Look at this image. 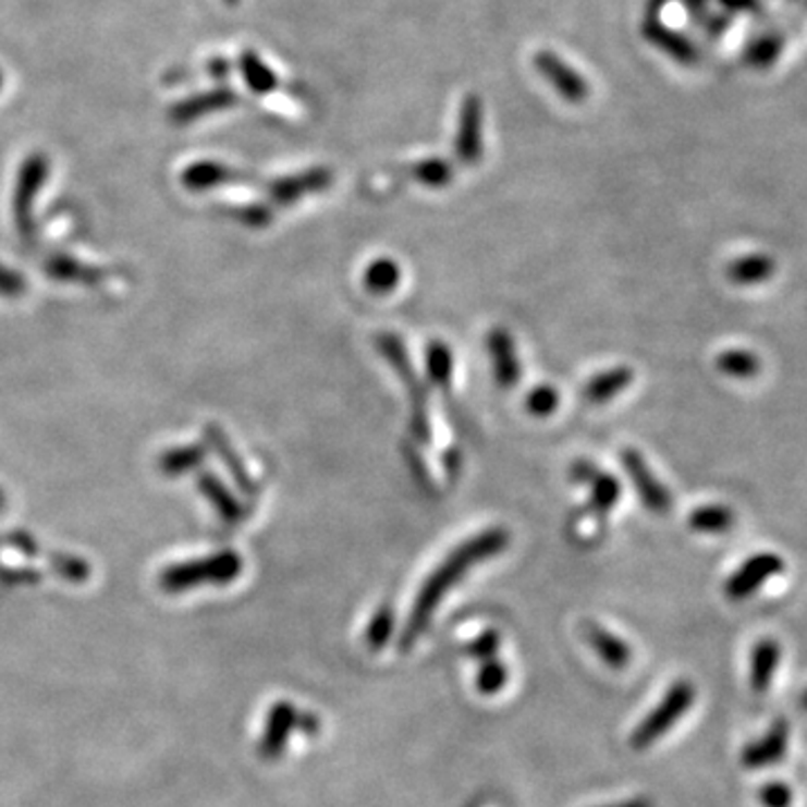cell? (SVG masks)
<instances>
[{"mask_svg":"<svg viewBox=\"0 0 807 807\" xmlns=\"http://www.w3.org/2000/svg\"><path fill=\"white\" fill-rule=\"evenodd\" d=\"M510 546V534L508 529H501V527H491V529H485L480 534H476L474 538H469V541L460 543L431 574L429 579L421 584L415 601H413V608L408 612V620H406V626H404V633H402V648L404 650H411L417 639L425 635V631L429 628L433 614L438 610V606L442 603V599L465 579V574L487 561V559H493L496 554H501L505 548Z\"/></svg>","mask_w":807,"mask_h":807,"instance_id":"obj_1","label":"cell"},{"mask_svg":"<svg viewBox=\"0 0 807 807\" xmlns=\"http://www.w3.org/2000/svg\"><path fill=\"white\" fill-rule=\"evenodd\" d=\"M375 345L379 349V353L383 355V359L389 362V366L400 375L402 383H404L406 391H408L411 406H413V413H411V433L421 444L431 442V419H429V408H427L429 395H427L425 383H421V379L415 372V366L408 359V353L404 349L402 339L398 334L383 332V334H379L375 339Z\"/></svg>","mask_w":807,"mask_h":807,"instance_id":"obj_2","label":"cell"},{"mask_svg":"<svg viewBox=\"0 0 807 807\" xmlns=\"http://www.w3.org/2000/svg\"><path fill=\"white\" fill-rule=\"evenodd\" d=\"M241 570H243L241 554L232 552V550H224V552L211 554L209 559H203V561H188V563L171 565L169 570L162 572L160 586L171 595L191 590L196 586H207V584L224 586V584H232L234 579H239Z\"/></svg>","mask_w":807,"mask_h":807,"instance_id":"obj_3","label":"cell"},{"mask_svg":"<svg viewBox=\"0 0 807 807\" xmlns=\"http://www.w3.org/2000/svg\"><path fill=\"white\" fill-rule=\"evenodd\" d=\"M694 702H696V686L688 680H677L667 690V696L660 700V705L635 726V732L631 734V747L648 749L650 745H656L688 713Z\"/></svg>","mask_w":807,"mask_h":807,"instance_id":"obj_4","label":"cell"},{"mask_svg":"<svg viewBox=\"0 0 807 807\" xmlns=\"http://www.w3.org/2000/svg\"><path fill=\"white\" fill-rule=\"evenodd\" d=\"M294 729H305V732L315 734L319 729V722L315 716H303L296 711L290 702H277L267 713L265 732L260 741V754L269 760H274L283 754L285 745L290 743V736Z\"/></svg>","mask_w":807,"mask_h":807,"instance_id":"obj_5","label":"cell"},{"mask_svg":"<svg viewBox=\"0 0 807 807\" xmlns=\"http://www.w3.org/2000/svg\"><path fill=\"white\" fill-rule=\"evenodd\" d=\"M785 570V561L777 552H758L749 557L724 584V595L732 601H745L754 597L767 582L774 579Z\"/></svg>","mask_w":807,"mask_h":807,"instance_id":"obj_6","label":"cell"},{"mask_svg":"<svg viewBox=\"0 0 807 807\" xmlns=\"http://www.w3.org/2000/svg\"><path fill=\"white\" fill-rule=\"evenodd\" d=\"M48 171H50V162L44 152H32L29 158H25L19 171V182L14 191V216H16V224L21 227L23 236L32 232V209H34L38 191H41L46 184Z\"/></svg>","mask_w":807,"mask_h":807,"instance_id":"obj_7","label":"cell"},{"mask_svg":"<svg viewBox=\"0 0 807 807\" xmlns=\"http://www.w3.org/2000/svg\"><path fill=\"white\" fill-rule=\"evenodd\" d=\"M622 465L626 474L631 476L641 503L648 512L652 514H667L673 508V496L671 491L660 482V478L650 472L648 463L641 457L639 451L635 449H624L622 451Z\"/></svg>","mask_w":807,"mask_h":807,"instance_id":"obj_8","label":"cell"},{"mask_svg":"<svg viewBox=\"0 0 807 807\" xmlns=\"http://www.w3.org/2000/svg\"><path fill=\"white\" fill-rule=\"evenodd\" d=\"M534 65L538 74L570 103H582L588 99L590 88L584 76L567 65L559 54L550 50H541L534 54Z\"/></svg>","mask_w":807,"mask_h":807,"instance_id":"obj_9","label":"cell"},{"mask_svg":"<svg viewBox=\"0 0 807 807\" xmlns=\"http://www.w3.org/2000/svg\"><path fill=\"white\" fill-rule=\"evenodd\" d=\"M455 156L465 167L478 164L482 156V103L476 95L465 97L457 118Z\"/></svg>","mask_w":807,"mask_h":807,"instance_id":"obj_10","label":"cell"},{"mask_svg":"<svg viewBox=\"0 0 807 807\" xmlns=\"http://www.w3.org/2000/svg\"><path fill=\"white\" fill-rule=\"evenodd\" d=\"M239 101H241V97H239L236 90H232L229 86H218L213 90L191 95V97L173 103L171 110H169V120L178 126H184V124H191V122H196L200 118H207V114L234 108Z\"/></svg>","mask_w":807,"mask_h":807,"instance_id":"obj_11","label":"cell"},{"mask_svg":"<svg viewBox=\"0 0 807 807\" xmlns=\"http://www.w3.org/2000/svg\"><path fill=\"white\" fill-rule=\"evenodd\" d=\"M332 180H334V175H332L330 169L315 167V169L301 171L296 175L279 178L267 186V191H269V196H272V203H277L281 207H290L305 196L319 194V191L330 188Z\"/></svg>","mask_w":807,"mask_h":807,"instance_id":"obj_12","label":"cell"},{"mask_svg":"<svg viewBox=\"0 0 807 807\" xmlns=\"http://www.w3.org/2000/svg\"><path fill=\"white\" fill-rule=\"evenodd\" d=\"M787 745H790V724L787 720L779 718L758 741L749 743L743 749L741 760L747 770H762V767L781 762L787 754Z\"/></svg>","mask_w":807,"mask_h":807,"instance_id":"obj_13","label":"cell"},{"mask_svg":"<svg viewBox=\"0 0 807 807\" xmlns=\"http://www.w3.org/2000/svg\"><path fill=\"white\" fill-rule=\"evenodd\" d=\"M487 351H489V357H491L493 377H496L498 387L514 389L516 383L521 381L523 366H521V362L516 357V349H514L512 334L508 330H503V328H493L487 334Z\"/></svg>","mask_w":807,"mask_h":807,"instance_id":"obj_14","label":"cell"},{"mask_svg":"<svg viewBox=\"0 0 807 807\" xmlns=\"http://www.w3.org/2000/svg\"><path fill=\"white\" fill-rule=\"evenodd\" d=\"M644 38L677 63L694 65L698 61L696 46L682 32L664 25L658 16H648V21L644 23Z\"/></svg>","mask_w":807,"mask_h":807,"instance_id":"obj_15","label":"cell"},{"mask_svg":"<svg viewBox=\"0 0 807 807\" xmlns=\"http://www.w3.org/2000/svg\"><path fill=\"white\" fill-rule=\"evenodd\" d=\"M781 664V644L772 637L758 639L749 656V684L756 694L770 690Z\"/></svg>","mask_w":807,"mask_h":807,"instance_id":"obj_16","label":"cell"},{"mask_svg":"<svg viewBox=\"0 0 807 807\" xmlns=\"http://www.w3.org/2000/svg\"><path fill=\"white\" fill-rule=\"evenodd\" d=\"M584 633H586V639L590 641V646L595 648L597 656L606 662V667L622 671L631 664L633 650L624 639H620L618 635H612L610 631L601 628L599 624H588Z\"/></svg>","mask_w":807,"mask_h":807,"instance_id":"obj_17","label":"cell"},{"mask_svg":"<svg viewBox=\"0 0 807 807\" xmlns=\"http://www.w3.org/2000/svg\"><path fill=\"white\" fill-rule=\"evenodd\" d=\"M239 178H241V173L236 169L227 167L222 162L205 160V162H196V164H191V167L184 169L182 184L188 191H207V188L241 182Z\"/></svg>","mask_w":807,"mask_h":807,"instance_id":"obj_18","label":"cell"},{"mask_svg":"<svg viewBox=\"0 0 807 807\" xmlns=\"http://www.w3.org/2000/svg\"><path fill=\"white\" fill-rule=\"evenodd\" d=\"M777 272V262L774 258L765 256V254H749L741 256L726 265V279L734 285H758L770 281Z\"/></svg>","mask_w":807,"mask_h":807,"instance_id":"obj_19","label":"cell"},{"mask_svg":"<svg viewBox=\"0 0 807 807\" xmlns=\"http://www.w3.org/2000/svg\"><path fill=\"white\" fill-rule=\"evenodd\" d=\"M633 383V370L626 366H618L595 375L584 389V400L588 404H606L618 398L624 389Z\"/></svg>","mask_w":807,"mask_h":807,"instance_id":"obj_20","label":"cell"},{"mask_svg":"<svg viewBox=\"0 0 807 807\" xmlns=\"http://www.w3.org/2000/svg\"><path fill=\"white\" fill-rule=\"evenodd\" d=\"M239 68L243 74V82L247 88L256 95H269L279 88V76L277 72L269 68L256 50H243L239 59Z\"/></svg>","mask_w":807,"mask_h":807,"instance_id":"obj_21","label":"cell"},{"mask_svg":"<svg viewBox=\"0 0 807 807\" xmlns=\"http://www.w3.org/2000/svg\"><path fill=\"white\" fill-rule=\"evenodd\" d=\"M207 438H209L211 444L216 447V451H218V455L222 457V463L227 465V469L232 472V476H234V480L239 482V487H241L245 493L254 496V493L258 491V485H256V480L249 476V472H247L245 463L241 460V455L232 449V444H229V440L224 438V433H222L218 427H209Z\"/></svg>","mask_w":807,"mask_h":807,"instance_id":"obj_22","label":"cell"},{"mask_svg":"<svg viewBox=\"0 0 807 807\" xmlns=\"http://www.w3.org/2000/svg\"><path fill=\"white\" fill-rule=\"evenodd\" d=\"M200 489L209 498L211 505L216 508V512L220 514V518L224 523H229V525L241 523V518L245 514L243 508H241V503L236 501V498L232 496V491H229L218 478H213L211 474H205L200 478Z\"/></svg>","mask_w":807,"mask_h":807,"instance_id":"obj_23","label":"cell"},{"mask_svg":"<svg viewBox=\"0 0 807 807\" xmlns=\"http://www.w3.org/2000/svg\"><path fill=\"white\" fill-rule=\"evenodd\" d=\"M402 279V269L393 258H377L366 267L364 285L375 296H387L395 292Z\"/></svg>","mask_w":807,"mask_h":807,"instance_id":"obj_24","label":"cell"},{"mask_svg":"<svg viewBox=\"0 0 807 807\" xmlns=\"http://www.w3.org/2000/svg\"><path fill=\"white\" fill-rule=\"evenodd\" d=\"M716 368L722 375L732 377V379H754V377L760 375L762 364H760L758 355H754L749 351L729 349V351H724L716 357Z\"/></svg>","mask_w":807,"mask_h":807,"instance_id":"obj_25","label":"cell"},{"mask_svg":"<svg viewBox=\"0 0 807 807\" xmlns=\"http://www.w3.org/2000/svg\"><path fill=\"white\" fill-rule=\"evenodd\" d=\"M736 516L726 505H705L690 512L688 527L702 534H724L734 527Z\"/></svg>","mask_w":807,"mask_h":807,"instance_id":"obj_26","label":"cell"},{"mask_svg":"<svg viewBox=\"0 0 807 807\" xmlns=\"http://www.w3.org/2000/svg\"><path fill=\"white\" fill-rule=\"evenodd\" d=\"M588 485H590V512H595L601 518L618 508L622 485L612 474L597 472V476Z\"/></svg>","mask_w":807,"mask_h":807,"instance_id":"obj_27","label":"cell"},{"mask_svg":"<svg viewBox=\"0 0 807 807\" xmlns=\"http://www.w3.org/2000/svg\"><path fill=\"white\" fill-rule=\"evenodd\" d=\"M427 372L433 387L449 393L451 389V375H453V353L449 345L440 339L431 341L427 345Z\"/></svg>","mask_w":807,"mask_h":807,"instance_id":"obj_28","label":"cell"},{"mask_svg":"<svg viewBox=\"0 0 807 807\" xmlns=\"http://www.w3.org/2000/svg\"><path fill=\"white\" fill-rule=\"evenodd\" d=\"M205 460V449L200 447H182L164 453L160 457V469L167 476H182L191 469H196Z\"/></svg>","mask_w":807,"mask_h":807,"instance_id":"obj_29","label":"cell"},{"mask_svg":"<svg viewBox=\"0 0 807 807\" xmlns=\"http://www.w3.org/2000/svg\"><path fill=\"white\" fill-rule=\"evenodd\" d=\"M413 178L415 182H419L421 186H429V188H442L451 182L453 178V167L442 160V158H427L421 160L413 167Z\"/></svg>","mask_w":807,"mask_h":807,"instance_id":"obj_30","label":"cell"},{"mask_svg":"<svg viewBox=\"0 0 807 807\" xmlns=\"http://www.w3.org/2000/svg\"><path fill=\"white\" fill-rule=\"evenodd\" d=\"M781 50H783V38L779 36H760L756 38L754 44H749V48L745 50V61L758 70L762 68H770L772 63L779 61L781 57Z\"/></svg>","mask_w":807,"mask_h":807,"instance_id":"obj_31","label":"cell"},{"mask_svg":"<svg viewBox=\"0 0 807 807\" xmlns=\"http://www.w3.org/2000/svg\"><path fill=\"white\" fill-rule=\"evenodd\" d=\"M393 628H395V612L391 606H379L377 612L372 614V620L366 628V641L370 644V648H381L383 644H387L393 635Z\"/></svg>","mask_w":807,"mask_h":807,"instance_id":"obj_32","label":"cell"},{"mask_svg":"<svg viewBox=\"0 0 807 807\" xmlns=\"http://www.w3.org/2000/svg\"><path fill=\"white\" fill-rule=\"evenodd\" d=\"M561 404V395L550 383H541V387H534L527 398H525V408L534 417H550Z\"/></svg>","mask_w":807,"mask_h":807,"instance_id":"obj_33","label":"cell"},{"mask_svg":"<svg viewBox=\"0 0 807 807\" xmlns=\"http://www.w3.org/2000/svg\"><path fill=\"white\" fill-rule=\"evenodd\" d=\"M508 684V667L501 662V660H485L480 662V669H478V677H476V686L480 694L485 696H493L501 690L503 686Z\"/></svg>","mask_w":807,"mask_h":807,"instance_id":"obj_34","label":"cell"},{"mask_svg":"<svg viewBox=\"0 0 807 807\" xmlns=\"http://www.w3.org/2000/svg\"><path fill=\"white\" fill-rule=\"evenodd\" d=\"M758 800L762 807H792L794 792L783 781H770V783L760 785Z\"/></svg>","mask_w":807,"mask_h":807,"instance_id":"obj_35","label":"cell"},{"mask_svg":"<svg viewBox=\"0 0 807 807\" xmlns=\"http://www.w3.org/2000/svg\"><path fill=\"white\" fill-rule=\"evenodd\" d=\"M498 644H501V635H498L496 631H487L476 641L469 644V656L476 658V660H480V662L491 660V658H496Z\"/></svg>","mask_w":807,"mask_h":807,"instance_id":"obj_36","label":"cell"},{"mask_svg":"<svg viewBox=\"0 0 807 807\" xmlns=\"http://www.w3.org/2000/svg\"><path fill=\"white\" fill-rule=\"evenodd\" d=\"M236 218L247 224V227H265L272 222V211H269L267 207L262 205H249V207H243L236 211Z\"/></svg>","mask_w":807,"mask_h":807,"instance_id":"obj_37","label":"cell"},{"mask_svg":"<svg viewBox=\"0 0 807 807\" xmlns=\"http://www.w3.org/2000/svg\"><path fill=\"white\" fill-rule=\"evenodd\" d=\"M25 292V281L21 274H14L12 269L0 265V294L3 296H19Z\"/></svg>","mask_w":807,"mask_h":807,"instance_id":"obj_38","label":"cell"},{"mask_svg":"<svg viewBox=\"0 0 807 807\" xmlns=\"http://www.w3.org/2000/svg\"><path fill=\"white\" fill-rule=\"evenodd\" d=\"M207 74L216 82H227V76L232 74V61L224 59V57H213L207 63Z\"/></svg>","mask_w":807,"mask_h":807,"instance_id":"obj_39","label":"cell"},{"mask_svg":"<svg viewBox=\"0 0 807 807\" xmlns=\"http://www.w3.org/2000/svg\"><path fill=\"white\" fill-rule=\"evenodd\" d=\"M597 472L599 469L592 463H588V460H579V463L572 465V478L576 482H584V485H588L597 476Z\"/></svg>","mask_w":807,"mask_h":807,"instance_id":"obj_40","label":"cell"},{"mask_svg":"<svg viewBox=\"0 0 807 807\" xmlns=\"http://www.w3.org/2000/svg\"><path fill=\"white\" fill-rule=\"evenodd\" d=\"M718 3L732 12H760L758 0H718Z\"/></svg>","mask_w":807,"mask_h":807,"instance_id":"obj_41","label":"cell"},{"mask_svg":"<svg viewBox=\"0 0 807 807\" xmlns=\"http://www.w3.org/2000/svg\"><path fill=\"white\" fill-rule=\"evenodd\" d=\"M707 3H709V0H684V5L690 12V16L698 19V21H705L709 16Z\"/></svg>","mask_w":807,"mask_h":807,"instance_id":"obj_42","label":"cell"},{"mask_svg":"<svg viewBox=\"0 0 807 807\" xmlns=\"http://www.w3.org/2000/svg\"><path fill=\"white\" fill-rule=\"evenodd\" d=\"M603 807H656V803H652L646 796H637V798H628V800L614 803V805H603Z\"/></svg>","mask_w":807,"mask_h":807,"instance_id":"obj_43","label":"cell"},{"mask_svg":"<svg viewBox=\"0 0 807 807\" xmlns=\"http://www.w3.org/2000/svg\"><path fill=\"white\" fill-rule=\"evenodd\" d=\"M800 709H805V711H807V690H805V694L800 696Z\"/></svg>","mask_w":807,"mask_h":807,"instance_id":"obj_44","label":"cell"},{"mask_svg":"<svg viewBox=\"0 0 807 807\" xmlns=\"http://www.w3.org/2000/svg\"><path fill=\"white\" fill-rule=\"evenodd\" d=\"M5 508V493H3V489H0V510H3Z\"/></svg>","mask_w":807,"mask_h":807,"instance_id":"obj_45","label":"cell"},{"mask_svg":"<svg viewBox=\"0 0 807 807\" xmlns=\"http://www.w3.org/2000/svg\"><path fill=\"white\" fill-rule=\"evenodd\" d=\"M3 84H5V76H3V70H0V90H3Z\"/></svg>","mask_w":807,"mask_h":807,"instance_id":"obj_46","label":"cell"},{"mask_svg":"<svg viewBox=\"0 0 807 807\" xmlns=\"http://www.w3.org/2000/svg\"><path fill=\"white\" fill-rule=\"evenodd\" d=\"M224 3H227L229 8H234V5H239V0H224Z\"/></svg>","mask_w":807,"mask_h":807,"instance_id":"obj_47","label":"cell"}]
</instances>
